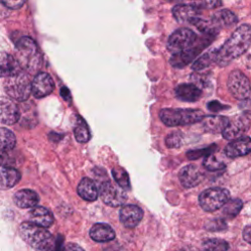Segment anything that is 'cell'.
Returning a JSON list of instances; mask_svg holds the SVG:
<instances>
[{
	"label": "cell",
	"instance_id": "15",
	"mask_svg": "<svg viewBox=\"0 0 251 251\" xmlns=\"http://www.w3.org/2000/svg\"><path fill=\"white\" fill-rule=\"evenodd\" d=\"M143 218V211L136 205L127 204L120 209V221L128 228L135 227Z\"/></svg>",
	"mask_w": 251,
	"mask_h": 251
},
{
	"label": "cell",
	"instance_id": "12",
	"mask_svg": "<svg viewBox=\"0 0 251 251\" xmlns=\"http://www.w3.org/2000/svg\"><path fill=\"white\" fill-rule=\"evenodd\" d=\"M54 81L47 73H38L31 81V93L35 98H43L54 90Z\"/></svg>",
	"mask_w": 251,
	"mask_h": 251
},
{
	"label": "cell",
	"instance_id": "11",
	"mask_svg": "<svg viewBox=\"0 0 251 251\" xmlns=\"http://www.w3.org/2000/svg\"><path fill=\"white\" fill-rule=\"evenodd\" d=\"M174 18L181 24L195 25L201 19V9L192 3L176 4L173 8Z\"/></svg>",
	"mask_w": 251,
	"mask_h": 251
},
{
	"label": "cell",
	"instance_id": "23",
	"mask_svg": "<svg viewBox=\"0 0 251 251\" xmlns=\"http://www.w3.org/2000/svg\"><path fill=\"white\" fill-rule=\"evenodd\" d=\"M203 128L208 132H222L223 129L227 126L229 120L226 117L219 116V115H211L204 116L201 120Z\"/></svg>",
	"mask_w": 251,
	"mask_h": 251
},
{
	"label": "cell",
	"instance_id": "36",
	"mask_svg": "<svg viewBox=\"0 0 251 251\" xmlns=\"http://www.w3.org/2000/svg\"><path fill=\"white\" fill-rule=\"evenodd\" d=\"M191 3L199 9H215L222 6V0H192Z\"/></svg>",
	"mask_w": 251,
	"mask_h": 251
},
{
	"label": "cell",
	"instance_id": "2",
	"mask_svg": "<svg viewBox=\"0 0 251 251\" xmlns=\"http://www.w3.org/2000/svg\"><path fill=\"white\" fill-rule=\"evenodd\" d=\"M17 61L23 70L35 72L41 66V55L39 49L30 37L24 36L17 43Z\"/></svg>",
	"mask_w": 251,
	"mask_h": 251
},
{
	"label": "cell",
	"instance_id": "32",
	"mask_svg": "<svg viewBox=\"0 0 251 251\" xmlns=\"http://www.w3.org/2000/svg\"><path fill=\"white\" fill-rule=\"evenodd\" d=\"M203 167L209 171H219L223 170L226 167V164L215 154L211 153L205 156L203 160Z\"/></svg>",
	"mask_w": 251,
	"mask_h": 251
},
{
	"label": "cell",
	"instance_id": "39",
	"mask_svg": "<svg viewBox=\"0 0 251 251\" xmlns=\"http://www.w3.org/2000/svg\"><path fill=\"white\" fill-rule=\"evenodd\" d=\"M226 108H228V106L223 105V104H221L218 101H211V102L208 103V109L210 111H213V112H219V111L225 110Z\"/></svg>",
	"mask_w": 251,
	"mask_h": 251
},
{
	"label": "cell",
	"instance_id": "16",
	"mask_svg": "<svg viewBox=\"0 0 251 251\" xmlns=\"http://www.w3.org/2000/svg\"><path fill=\"white\" fill-rule=\"evenodd\" d=\"M251 150V140L249 136H240L234 140H231L225 147V154L229 158H236L247 155Z\"/></svg>",
	"mask_w": 251,
	"mask_h": 251
},
{
	"label": "cell",
	"instance_id": "40",
	"mask_svg": "<svg viewBox=\"0 0 251 251\" xmlns=\"http://www.w3.org/2000/svg\"><path fill=\"white\" fill-rule=\"evenodd\" d=\"M62 251H84V250L79 245L73 242H69L65 245Z\"/></svg>",
	"mask_w": 251,
	"mask_h": 251
},
{
	"label": "cell",
	"instance_id": "20",
	"mask_svg": "<svg viewBox=\"0 0 251 251\" xmlns=\"http://www.w3.org/2000/svg\"><path fill=\"white\" fill-rule=\"evenodd\" d=\"M176 96L185 102H195L202 96L201 89L193 83H182L176 86Z\"/></svg>",
	"mask_w": 251,
	"mask_h": 251
},
{
	"label": "cell",
	"instance_id": "21",
	"mask_svg": "<svg viewBox=\"0 0 251 251\" xmlns=\"http://www.w3.org/2000/svg\"><path fill=\"white\" fill-rule=\"evenodd\" d=\"M23 69L21 68L20 64L18 63L17 59L8 54L7 52H0V76L1 77H8L13 75Z\"/></svg>",
	"mask_w": 251,
	"mask_h": 251
},
{
	"label": "cell",
	"instance_id": "27",
	"mask_svg": "<svg viewBox=\"0 0 251 251\" xmlns=\"http://www.w3.org/2000/svg\"><path fill=\"white\" fill-rule=\"evenodd\" d=\"M16 145L15 134L5 127H0V151L14 149Z\"/></svg>",
	"mask_w": 251,
	"mask_h": 251
},
{
	"label": "cell",
	"instance_id": "25",
	"mask_svg": "<svg viewBox=\"0 0 251 251\" xmlns=\"http://www.w3.org/2000/svg\"><path fill=\"white\" fill-rule=\"evenodd\" d=\"M78 195L86 201H94L98 197V189L95 182L89 177H83L77 185Z\"/></svg>",
	"mask_w": 251,
	"mask_h": 251
},
{
	"label": "cell",
	"instance_id": "22",
	"mask_svg": "<svg viewBox=\"0 0 251 251\" xmlns=\"http://www.w3.org/2000/svg\"><path fill=\"white\" fill-rule=\"evenodd\" d=\"M39 201V196L37 193L31 189H21L17 191L14 195L15 204L22 209L32 208L36 206Z\"/></svg>",
	"mask_w": 251,
	"mask_h": 251
},
{
	"label": "cell",
	"instance_id": "42",
	"mask_svg": "<svg viewBox=\"0 0 251 251\" xmlns=\"http://www.w3.org/2000/svg\"><path fill=\"white\" fill-rule=\"evenodd\" d=\"M61 95L65 98V99H68L69 97H70V92H69V90H68V88H66V87H63L62 89H61Z\"/></svg>",
	"mask_w": 251,
	"mask_h": 251
},
{
	"label": "cell",
	"instance_id": "30",
	"mask_svg": "<svg viewBox=\"0 0 251 251\" xmlns=\"http://www.w3.org/2000/svg\"><path fill=\"white\" fill-rule=\"evenodd\" d=\"M203 251H227L228 243L220 238H208L202 243Z\"/></svg>",
	"mask_w": 251,
	"mask_h": 251
},
{
	"label": "cell",
	"instance_id": "6",
	"mask_svg": "<svg viewBox=\"0 0 251 251\" xmlns=\"http://www.w3.org/2000/svg\"><path fill=\"white\" fill-rule=\"evenodd\" d=\"M6 93L17 101L26 100L31 93V81L25 71H21L6 77L4 83Z\"/></svg>",
	"mask_w": 251,
	"mask_h": 251
},
{
	"label": "cell",
	"instance_id": "44",
	"mask_svg": "<svg viewBox=\"0 0 251 251\" xmlns=\"http://www.w3.org/2000/svg\"><path fill=\"white\" fill-rule=\"evenodd\" d=\"M170 2H175V3H178V4H181V3H188V2H192V0H168Z\"/></svg>",
	"mask_w": 251,
	"mask_h": 251
},
{
	"label": "cell",
	"instance_id": "3",
	"mask_svg": "<svg viewBox=\"0 0 251 251\" xmlns=\"http://www.w3.org/2000/svg\"><path fill=\"white\" fill-rule=\"evenodd\" d=\"M161 121L168 126H178L201 122L204 113L198 109L165 108L160 111Z\"/></svg>",
	"mask_w": 251,
	"mask_h": 251
},
{
	"label": "cell",
	"instance_id": "14",
	"mask_svg": "<svg viewBox=\"0 0 251 251\" xmlns=\"http://www.w3.org/2000/svg\"><path fill=\"white\" fill-rule=\"evenodd\" d=\"M203 177V173L200 171L198 166L194 164L184 166L178 174L179 181L185 188H191L198 185L202 181Z\"/></svg>",
	"mask_w": 251,
	"mask_h": 251
},
{
	"label": "cell",
	"instance_id": "31",
	"mask_svg": "<svg viewBox=\"0 0 251 251\" xmlns=\"http://www.w3.org/2000/svg\"><path fill=\"white\" fill-rule=\"evenodd\" d=\"M224 207V214L233 218L238 215V213L241 211L243 207V203L240 199H228Z\"/></svg>",
	"mask_w": 251,
	"mask_h": 251
},
{
	"label": "cell",
	"instance_id": "8",
	"mask_svg": "<svg viewBox=\"0 0 251 251\" xmlns=\"http://www.w3.org/2000/svg\"><path fill=\"white\" fill-rule=\"evenodd\" d=\"M196 38L197 35L193 30L187 27H181L170 35L167 42V48L174 55L188 48L193 44Z\"/></svg>",
	"mask_w": 251,
	"mask_h": 251
},
{
	"label": "cell",
	"instance_id": "45",
	"mask_svg": "<svg viewBox=\"0 0 251 251\" xmlns=\"http://www.w3.org/2000/svg\"><path fill=\"white\" fill-rule=\"evenodd\" d=\"M180 251H199V250L196 248H193V247H185V248L181 249Z\"/></svg>",
	"mask_w": 251,
	"mask_h": 251
},
{
	"label": "cell",
	"instance_id": "33",
	"mask_svg": "<svg viewBox=\"0 0 251 251\" xmlns=\"http://www.w3.org/2000/svg\"><path fill=\"white\" fill-rule=\"evenodd\" d=\"M112 175L117 181V183L124 189H129L130 188V182L127 173L122 169V168H114L112 170Z\"/></svg>",
	"mask_w": 251,
	"mask_h": 251
},
{
	"label": "cell",
	"instance_id": "41",
	"mask_svg": "<svg viewBox=\"0 0 251 251\" xmlns=\"http://www.w3.org/2000/svg\"><path fill=\"white\" fill-rule=\"evenodd\" d=\"M250 233H251V229H250V226L248 225V226H245V228L243 229V232H242L243 239H244L246 242H248V243H250V238H251Z\"/></svg>",
	"mask_w": 251,
	"mask_h": 251
},
{
	"label": "cell",
	"instance_id": "9",
	"mask_svg": "<svg viewBox=\"0 0 251 251\" xmlns=\"http://www.w3.org/2000/svg\"><path fill=\"white\" fill-rule=\"evenodd\" d=\"M100 198L108 206L119 207L122 206L127 199L126 193L118 183L111 180H106L100 186Z\"/></svg>",
	"mask_w": 251,
	"mask_h": 251
},
{
	"label": "cell",
	"instance_id": "29",
	"mask_svg": "<svg viewBox=\"0 0 251 251\" xmlns=\"http://www.w3.org/2000/svg\"><path fill=\"white\" fill-rule=\"evenodd\" d=\"M78 120L79 122H76L74 129L75 137L76 141L80 143H85L90 139V131L86 123L80 117H78Z\"/></svg>",
	"mask_w": 251,
	"mask_h": 251
},
{
	"label": "cell",
	"instance_id": "37",
	"mask_svg": "<svg viewBox=\"0 0 251 251\" xmlns=\"http://www.w3.org/2000/svg\"><path fill=\"white\" fill-rule=\"evenodd\" d=\"M26 0H2L3 4L10 9H19L21 8Z\"/></svg>",
	"mask_w": 251,
	"mask_h": 251
},
{
	"label": "cell",
	"instance_id": "7",
	"mask_svg": "<svg viewBox=\"0 0 251 251\" xmlns=\"http://www.w3.org/2000/svg\"><path fill=\"white\" fill-rule=\"evenodd\" d=\"M229 199V192L222 187H210L199 195V204L206 212H214L222 208Z\"/></svg>",
	"mask_w": 251,
	"mask_h": 251
},
{
	"label": "cell",
	"instance_id": "13",
	"mask_svg": "<svg viewBox=\"0 0 251 251\" xmlns=\"http://www.w3.org/2000/svg\"><path fill=\"white\" fill-rule=\"evenodd\" d=\"M21 117L18 105L10 98L0 97V122L5 125L16 124Z\"/></svg>",
	"mask_w": 251,
	"mask_h": 251
},
{
	"label": "cell",
	"instance_id": "17",
	"mask_svg": "<svg viewBox=\"0 0 251 251\" xmlns=\"http://www.w3.org/2000/svg\"><path fill=\"white\" fill-rule=\"evenodd\" d=\"M238 19L235 16V14H233L231 11L226 10V9H223V10H219L216 13H214L210 19L209 24L211 25V27L218 31L221 28L224 27H229L233 25H235L237 23Z\"/></svg>",
	"mask_w": 251,
	"mask_h": 251
},
{
	"label": "cell",
	"instance_id": "26",
	"mask_svg": "<svg viewBox=\"0 0 251 251\" xmlns=\"http://www.w3.org/2000/svg\"><path fill=\"white\" fill-rule=\"evenodd\" d=\"M21 178V174L14 168H3L0 170V189H9L15 186Z\"/></svg>",
	"mask_w": 251,
	"mask_h": 251
},
{
	"label": "cell",
	"instance_id": "43",
	"mask_svg": "<svg viewBox=\"0 0 251 251\" xmlns=\"http://www.w3.org/2000/svg\"><path fill=\"white\" fill-rule=\"evenodd\" d=\"M36 251H57V250H55L52 246H48V247H43V248L36 249Z\"/></svg>",
	"mask_w": 251,
	"mask_h": 251
},
{
	"label": "cell",
	"instance_id": "19",
	"mask_svg": "<svg viewBox=\"0 0 251 251\" xmlns=\"http://www.w3.org/2000/svg\"><path fill=\"white\" fill-rule=\"evenodd\" d=\"M249 126V118L244 121V116L236 122H229L227 126L223 129L222 134L225 139L234 140L243 135V132L247 130Z\"/></svg>",
	"mask_w": 251,
	"mask_h": 251
},
{
	"label": "cell",
	"instance_id": "24",
	"mask_svg": "<svg viewBox=\"0 0 251 251\" xmlns=\"http://www.w3.org/2000/svg\"><path fill=\"white\" fill-rule=\"evenodd\" d=\"M90 237L97 242H107L115 238L116 233L112 226L107 224H95L89 230Z\"/></svg>",
	"mask_w": 251,
	"mask_h": 251
},
{
	"label": "cell",
	"instance_id": "18",
	"mask_svg": "<svg viewBox=\"0 0 251 251\" xmlns=\"http://www.w3.org/2000/svg\"><path fill=\"white\" fill-rule=\"evenodd\" d=\"M28 220L30 223L42 227H49L54 223V217L51 211L42 206L32 207L28 213Z\"/></svg>",
	"mask_w": 251,
	"mask_h": 251
},
{
	"label": "cell",
	"instance_id": "1",
	"mask_svg": "<svg viewBox=\"0 0 251 251\" xmlns=\"http://www.w3.org/2000/svg\"><path fill=\"white\" fill-rule=\"evenodd\" d=\"M251 27L248 24L238 26L226 42L215 50V63L221 67L230 64L250 47Z\"/></svg>",
	"mask_w": 251,
	"mask_h": 251
},
{
	"label": "cell",
	"instance_id": "34",
	"mask_svg": "<svg viewBox=\"0 0 251 251\" xmlns=\"http://www.w3.org/2000/svg\"><path fill=\"white\" fill-rule=\"evenodd\" d=\"M217 150V146L215 144H213L210 147L207 148H202V149H195V150H190L187 152L186 156L188 159L190 160H195L198 158H201L203 156H207L211 153H214V151Z\"/></svg>",
	"mask_w": 251,
	"mask_h": 251
},
{
	"label": "cell",
	"instance_id": "38",
	"mask_svg": "<svg viewBox=\"0 0 251 251\" xmlns=\"http://www.w3.org/2000/svg\"><path fill=\"white\" fill-rule=\"evenodd\" d=\"M206 227L210 230H221V229L226 228V225L223 220H217V221L211 222L210 226H207Z\"/></svg>",
	"mask_w": 251,
	"mask_h": 251
},
{
	"label": "cell",
	"instance_id": "5",
	"mask_svg": "<svg viewBox=\"0 0 251 251\" xmlns=\"http://www.w3.org/2000/svg\"><path fill=\"white\" fill-rule=\"evenodd\" d=\"M215 33L204 32L200 38H196L192 45H190L185 50L174 54L171 58V65L175 68L180 69L187 66L189 63L194 61L201 51L207 47L215 38Z\"/></svg>",
	"mask_w": 251,
	"mask_h": 251
},
{
	"label": "cell",
	"instance_id": "10",
	"mask_svg": "<svg viewBox=\"0 0 251 251\" xmlns=\"http://www.w3.org/2000/svg\"><path fill=\"white\" fill-rule=\"evenodd\" d=\"M227 88L236 99L245 100L250 96L249 79L238 70H234L229 74L227 78Z\"/></svg>",
	"mask_w": 251,
	"mask_h": 251
},
{
	"label": "cell",
	"instance_id": "28",
	"mask_svg": "<svg viewBox=\"0 0 251 251\" xmlns=\"http://www.w3.org/2000/svg\"><path fill=\"white\" fill-rule=\"evenodd\" d=\"M215 50H210L203 55L196 58L192 63V70L194 71H202L209 66L212 65L213 62H215Z\"/></svg>",
	"mask_w": 251,
	"mask_h": 251
},
{
	"label": "cell",
	"instance_id": "4",
	"mask_svg": "<svg viewBox=\"0 0 251 251\" xmlns=\"http://www.w3.org/2000/svg\"><path fill=\"white\" fill-rule=\"evenodd\" d=\"M19 232L22 239L35 249L52 246V234L45 227L30 222H24L19 227Z\"/></svg>",
	"mask_w": 251,
	"mask_h": 251
},
{
	"label": "cell",
	"instance_id": "35",
	"mask_svg": "<svg viewBox=\"0 0 251 251\" xmlns=\"http://www.w3.org/2000/svg\"><path fill=\"white\" fill-rule=\"evenodd\" d=\"M182 140V133L179 131H174L167 135L165 143L169 148H177L180 146Z\"/></svg>",
	"mask_w": 251,
	"mask_h": 251
}]
</instances>
